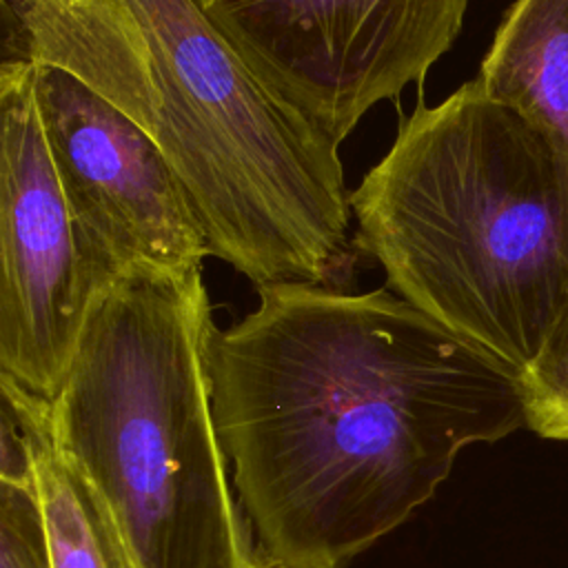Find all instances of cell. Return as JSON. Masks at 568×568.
Returning a JSON list of instances; mask_svg holds the SVG:
<instances>
[{
	"instance_id": "cell-11",
	"label": "cell",
	"mask_w": 568,
	"mask_h": 568,
	"mask_svg": "<svg viewBox=\"0 0 568 568\" xmlns=\"http://www.w3.org/2000/svg\"><path fill=\"white\" fill-rule=\"evenodd\" d=\"M0 568H53L38 484L0 481Z\"/></svg>"
},
{
	"instance_id": "cell-6",
	"label": "cell",
	"mask_w": 568,
	"mask_h": 568,
	"mask_svg": "<svg viewBox=\"0 0 568 568\" xmlns=\"http://www.w3.org/2000/svg\"><path fill=\"white\" fill-rule=\"evenodd\" d=\"M0 373L51 399L98 297L115 282L62 193L33 93V64L0 67Z\"/></svg>"
},
{
	"instance_id": "cell-4",
	"label": "cell",
	"mask_w": 568,
	"mask_h": 568,
	"mask_svg": "<svg viewBox=\"0 0 568 568\" xmlns=\"http://www.w3.org/2000/svg\"><path fill=\"white\" fill-rule=\"evenodd\" d=\"M202 266L138 268L93 304L49 399L60 455L135 568H268L240 508L211 402Z\"/></svg>"
},
{
	"instance_id": "cell-7",
	"label": "cell",
	"mask_w": 568,
	"mask_h": 568,
	"mask_svg": "<svg viewBox=\"0 0 568 568\" xmlns=\"http://www.w3.org/2000/svg\"><path fill=\"white\" fill-rule=\"evenodd\" d=\"M33 93L62 193L104 271L202 266L206 229L158 140L60 67L33 64Z\"/></svg>"
},
{
	"instance_id": "cell-2",
	"label": "cell",
	"mask_w": 568,
	"mask_h": 568,
	"mask_svg": "<svg viewBox=\"0 0 568 568\" xmlns=\"http://www.w3.org/2000/svg\"><path fill=\"white\" fill-rule=\"evenodd\" d=\"M2 60L73 73L158 140L213 257L255 288H337L355 246L339 144L271 93L193 0H2Z\"/></svg>"
},
{
	"instance_id": "cell-10",
	"label": "cell",
	"mask_w": 568,
	"mask_h": 568,
	"mask_svg": "<svg viewBox=\"0 0 568 568\" xmlns=\"http://www.w3.org/2000/svg\"><path fill=\"white\" fill-rule=\"evenodd\" d=\"M524 386L528 428L546 439L568 442V306L524 373Z\"/></svg>"
},
{
	"instance_id": "cell-5",
	"label": "cell",
	"mask_w": 568,
	"mask_h": 568,
	"mask_svg": "<svg viewBox=\"0 0 568 568\" xmlns=\"http://www.w3.org/2000/svg\"><path fill=\"white\" fill-rule=\"evenodd\" d=\"M248 71L335 144L422 84L470 0H193Z\"/></svg>"
},
{
	"instance_id": "cell-1",
	"label": "cell",
	"mask_w": 568,
	"mask_h": 568,
	"mask_svg": "<svg viewBox=\"0 0 568 568\" xmlns=\"http://www.w3.org/2000/svg\"><path fill=\"white\" fill-rule=\"evenodd\" d=\"M209 339L215 428L268 568H346L459 453L528 428L524 375L384 288H257Z\"/></svg>"
},
{
	"instance_id": "cell-8",
	"label": "cell",
	"mask_w": 568,
	"mask_h": 568,
	"mask_svg": "<svg viewBox=\"0 0 568 568\" xmlns=\"http://www.w3.org/2000/svg\"><path fill=\"white\" fill-rule=\"evenodd\" d=\"M477 82L568 153V0H515Z\"/></svg>"
},
{
	"instance_id": "cell-9",
	"label": "cell",
	"mask_w": 568,
	"mask_h": 568,
	"mask_svg": "<svg viewBox=\"0 0 568 568\" xmlns=\"http://www.w3.org/2000/svg\"><path fill=\"white\" fill-rule=\"evenodd\" d=\"M0 397L16 408L33 444L53 568H135L104 506L60 455L49 426V399L2 373Z\"/></svg>"
},
{
	"instance_id": "cell-3",
	"label": "cell",
	"mask_w": 568,
	"mask_h": 568,
	"mask_svg": "<svg viewBox=\"0 0 568 568\" xmlns=\"http://www.w3.org/2000/svg\"><path fill=\"white\" fill-rule=\"evenodd\" d=\"M348 202L395 295L530 368L568 306V153L473 80L419 100Z\"/></svg>"
}]
</instances>
